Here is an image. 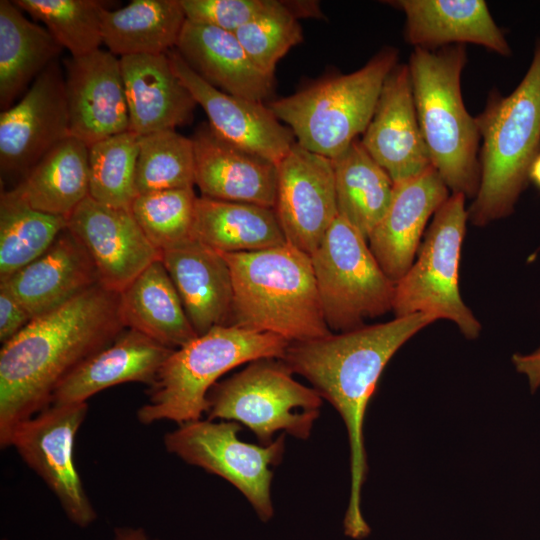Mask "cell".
I'll return each mask as SVG.
<instances>
[{
    "label": "cell",
    "instance_id": "obj_33",
    "mask_svg": "<svg viewBox=\"0 0 540 540\" xmlns=\"http://www.w3.org/2000/svg\"><path fill=\"white\" fill-rule=\"evenodd\" d=\"M67 225V217L36 210L9 190H3L0 197V281L44 254Z\"/></svg>",
    "mask_w": 540,
    "mask_h": 540
},
{
    "label": "cell",
    "instance_id": "obj_17",
    "mask_svg": "<svg viewBox=\"0 0 540 540\" xmlns=\"http://www.w3.org/2000/svg\"><path fill=\"white\" fill-rule=\"evenodd\" d=\"M70 136L88 147L129 130L120 58L98 49L63 61Z\"/></svg>",
    "mask_w": 540,
    "mask_h": 540
},
{
    "label": "cell",
    "instance_id": "obj_24",
    "mask_svg": "<svg viewBox=\"0 0 540 540\" xmlns=\"http://www.w3.org/2000/svg\"><path fill=\"white\" fill-rule=\"evenodd\" d=\"M129 130L139 136L188 124L197 105L168 54L120 57Z\"/></svg>",
    "mask_w": 540,
    "mask_h": 540
},
{
    "label": "cell",
    "instance_id": "obj_9",
    "mask_svg": "<svg viewBox=\"0 0 540 540\" xmlns=\"http://www.w3.org/2000/svg\"><path fill=\"white\" fill-rule=\"evenodd\" d=\"M462 194H451L433 215L417 257L395 284V317L425 313L455 323L467 339L481 324L459 291V262L468 211Z\"/></svg>",
    "mask_w": 540,
    "mask_h": 540
},
{
    "label": "cell",
    "instance_id": "obj_2",
    "mask_svg": "<svg viewBox=\"0 0 540 540\" xmlns=\"http://www.w3.org/2000/svg\"><path fill=\"white\" fill-rule=\"evenodd\" d=\"M437 319L416 313L362 326L340 334L290 343L281 359L307 379L342 417L350 447V496L343 527L346 536L363 539L370 527L361 511V489L368 473L363 424L379 378L394 354Z\"/></svg>",
    "mask_w": 540,
    "mask_h": 540
},
{
    "label": "cell",
    "instance_id": "obj_30",
    "mask_svg": "<svg viewBox=\"0 0 540 540\" xmlns=\"http://www.w3.org/2000/svg\"><path fill=\"white\" fill-rule=\"evenodd\" d=\"M63 47L51 33L28 20L13 1H0V108L14 105Z\"/></svg>",
    "mask_w": 540,
    "mask_h": 540
},
{
    "label": "cell",
    "instance_id": "obj_28",
    "mask_svg": "<svg viewBox=\"0 0 540 540\" xmlns=\"http://www.w3.org/2000/svg\"><path fill=\"white\" fill-rule=\"evenodd\" d=\"M89 182V147L69 136L9 191L36 210L68 218L89 196Z\"/></svg>",
    "mask_w": 540,
    "mask_h": 540
},
{
    "label": "cell",
    "instance_id": "obj_40",
    "mask_svg": "<svg viewBox=\"0 0 540 540\" xmlns=\"http://www.w3.org/2000/svg\"><path fill=\"white\" fill-rule=\"evenodd\" d=\"M32 317L4 288L0 287V341L6 343L16 336Z\"/></svg>",
    "mask_w": 540,
    "mask_h": 540
},
{
    "label": "cell",
    "instance_id": "obj_6",
    "mask_svg": "<svg viewBox=\"0 0 540 540\" xmlns=\"http://www.w3.org/2000/svg\"><path fill=\"white\" fill-rule=\"evenodd\" d=\"M289 345L268 332L235 325L213 327L172 351L150 386L148 402L137 411L138 420L179 425L199 420L207 413L209 392L222 375L259 359H282Z\"/></svg>",
    "mask_w": 540,
    "mask_h": 540
},
{
    "label": "cell",
    "instance_id": "obj_18",
    "mask_svg": "<svg viewBox=\"0 0 540 540\" xmlns=\"http://www.w3.org/2000/svg\"><path fill=\"white\" fill-rule=\"evenodd\" d=\"M360 141L394 183L432 167L417 118L408 64L398 63L387 76Z\"/></svg>",
    "mask_w": 540,
    "mask_h": 540
},
{
    "label": "cell",
    "instance_id": "obj_13",
    "mask_svg": "<svg viewBox=\"0 0 540 540\" xmlns=\"http://www.w3.org/2000/svg\"><path fill=\"white\" fill-rule=\"evenodd\" d=\"M70 136L64 70L56 60L0 114V171L19 177ZM19 180V181H20Z\"/></svg>",
    "mask_w": 540,
    "mask_h": 540
},
{
    "label": "cell",
    "instance_id": "obj_4",
    "mask_svg": "<svg viewBox=\"0 0 540 540\" xmlns=\"http://www.w3.org/2000/svg\"><path fill=\"white\" fill-rule=\"evenodd\" d=\"M482 141L480 185L468 220L485 226L514 212L540 153V39L531 64L507 96L492 91L475 117Z\"/></svg>",
    "mask_w": 540,
    "mask_h": 540
},
{
    "label": "cell",
    "instance_id": "obj_35",
    "mask_svg": "<svg viewBox=\"0 0 540 540\" xmlns=\"http://www.w3.org/2000/svg\"><path fill=\"white\" fill-rule=\"evenodd\" d=\"M137 194L195 185V158L192 138L175 130L140 136L136 165Z\"/></svg>",
    "mask_w": 540,
    "mask_h": 540
},
{
    "label": "cell",
    "instance_id": "obj_20",
    "mask_svg": "<svg viewBox=\"0 0 540 540\" xmlns=\"http://www.w3.org/2000/svg\"><path fill=\"white\" fill-rule=\"evenodd\" d=\"M192 141L201 196L274 209L276 164L226 142L208 124L196 129Z\"/></svg>",
    "mask_w": 540,
    "mask_h": 540
},
{
    "label": "cell",
    "instance_id": "obj_23",
    "mask_svg": "<svg viewBox=\"0 0 540 540\" xmlns=\"http://www.w3.org/2000/svg\"><path fill=\"white\" fill-rule=\"evenodd\" d=\"M405 14V40L414 48L472 43L501 56L512 50L483 0L389 1Z\"/></svg>",
    "mask_w": 540,
    "mask_h": 540
},
{
    "label": "cell",
    "instance_id": "obj_38",
    "mask_svg": "<svg viewBox=\"0 0 540 540\" xmlns=\"http://www.w3.org/2000/svg\"><path fill=\"white\" fill-rule=\"evenodd\" d=\"M251 60L265 73L274 76L279 60L303 40L298 19L284 1L235 32Z\"/></svg>",
    "mask_w": 540,
    "mask_h": 540
},
{
    "label": "cell",
    "instance_id": "obj_25",
    "mask_svg": "<svg viewBox=\"0 0 540 540\" xmlns=\"http://www.w3.org/2000/svg\"><path fill=\"white\" fill-rule=\"evenodd\" d=\"M172 351L126 328L111 344L85 359L60 382L51 404L87 402L96 393L127 382L151 386Z\"/></svg>",
    "mask_w": 540,
    "mask_h": 540
},
{
    "label": "cell",
    "instance_id": "obj_1",
    "mask_svg": "<svg viewBox=\"0 0 540 540\" xmlns=\"http://www.w3.org/2000/svg\"><path fill=\"white\" fill-rule=\"evenodd\" d=\"M119 293L99 283L33 318L0 351V444L51 404L60 382L125 330Z\"/></svg>",
    "mask_w": 540,
    "mask_h": 540
},
{
    "label": "cell",
    "instance_id": "obj_3",
    "mask_svg": "<svg viewBox=\"0 0 540 540\" xmlns=\"http://www.w3.org/2000/svg\"><path fill=\"white\" fill-rule=\"evenodd\" d=\"M222 255L233 283L229 325L272 333L289 343L331 334L309 254L285 243Z\"/></svg>",
    "mask_w": 540,
    "mask_h": 540
},
{
    "label": "cell",
    "instance_id": "obj_16",
    "mask_svg": "<svg viewBox=\"0 0 540 540\" xmlns=\"http://www.w3.org/2000/svg\"><path fill=\"white\" fill-rule=\"evenodd\" d=\"M167 54L174 72L203 108L217 136L276 165L284 158L296 140L268 106L215 88L194 72L175 48Z\"/></svg>",
    "mask_w": 540,
    "mask_h": 540
},
{
    "label": "cell",
    "instance_id": "obj_26",
    "mask_svg": "<svg viewBox=\"0 0 540 540\" xmlns=\"http://www.w3.org/2000/svg\"><path fill=\"white\" fill-rule=\"evenodd\" d=\"M175 49L194 72L225 93L263 102L273 92L274 76L251 60L235 33L186 20Z\"/></svg>",
    "mask_w": 540,
    "mask_h": 540
},
{
    "label": "cell",
    "instance_id": "obj_5",
    "mask_svg": "<svg viewBox=\"0 0 540 540\" xmlns=\"http://www.w3.org/2000/svg\"><path fill=\"white\" fill-rule=\"evenodd\" d=\"M467 61L465 45L414 48L408 63L414 104L432 167L451 194L475 198L480 185L479 142L475 117L461 93Z\"/></svg>",
    "mask_w": 540,
    "mask_h": 540
},
{
    "label": "cell",
    "instance_id": "obj_37",
    "mask_svg": "<svg viewBox=\"0 0 540 540\" xmlns=\"http://www.w3.org/2000/svg\"><path fill=\"white\" fill-rule=\"evenodd\" d=\"M197 196L193 188L139 194L130 211L160 253L190 238Z\"/></svg>",
    "mask_w": 540,
    "mask_h": 540
},
{
    "label": "cell",
    "instance_id": "obj_14",
    "mask_svg": "<svg viewBox=\"0 0 540 540\" xmlns=\"http://www.w3.org/2000/svg\"><path fill=\"white\" fill-rule=\"evenodd\" d=\"M274 211L286 243L311 255L338 216L331 159L295 142L277 164Z\"/></svg>",
    "mask_w": 540,
    "mask_h": 540
},
{
    "label": "cell",
    "instance_id": "obj_32",
    "mask_svg": "<svg viewBox=\"0 0 540 540\" xmlns=\"http://www.w3.org/2000/svg\"><path fill=\"white\" fill-rule=\"evenodd\" d=\"M331 161L338 215L368 241L390 205L394 182L358 139Z\"/></svg>",
    "mask_w": 540,
    "mask_h": 540
},
{
    "label": "cell",
    "instance_id": "obj_27",
    "mask_svg": "<svg viewBox=\"0 0 540 540\" xmlns=\"http://www.w3.org/2000/svg\"><path fill=\"white\" fill-rule=\"evenodd\" d=\"M119 307L126 328L170 349H178L198 336L161 259L119 293Z\"/></svg>",
    "mask_w": 540,
    "mask_h": 540
},
{
    "label": "cell",
    "instance_id": "obj_11",
    "mask_svg": "<svg viewBox=\"0 0 540 540\" xmlns=\"http://www.w3.org/2000/svg\"><path fill=\"white\" fill-rule=\"evenodd\" d=\"M234 421L196 420L181 424L164 436L168 452L188 464L220 476L248 500L259 519L269 521L274 508L271 499L272 467L285 451V433L268 445L244 442Z\"/></svg>",
    "mask_w": 540,
    "mask_h": 540
},
{
    "label": "cell",
    "instance_id": "obj_29",
    "mask_svg": "<svg viewBox=\"0 0 540 540\" xmlns=\"http://www.w3.org/2000/svg\"><path fill=\"white\" fill-rule=\"evenodd\" d=\"M191 237L221 253L250 252L286 243L273 208L197 197Z\"/></svg>",
    "mask_w": 540,
    "mask_h": 540
},
{
    "label": "cell",
    "instance_id": "obj_7",
    "mask_svg": "<svg viewBox=\"0 0 540 540\" xmlns=\"http://www.w3.org/2000/svg\"><path fill=\"white\" fill-rule=\"evenodd\" d=\"M397 64L398 51L384 47L355 72L318 81L268 107L291 129L297 144L333 159L364 133Z\"/></svg>",
    "mask_w": 540,
    "mask_h": 540
},
{
    "label": "cell",
    "instance_id": "obj_10",
    "mask_svg": "<svg viewBox=\"0 0 540 540\" xmlns=\"http://www.w3.org/2000/svg\"><path fill=\"white\" fill-rule=\"evenodd\" d=\"M310 256L329 329L350 331L392 310L395 283L367 239L339 215Z\"/></svg>",
    "mask_w": 540,
    "mask_h": 540
},
{
    "label": "cell",
    "instance_id": "obj_41",
    "mask_svg": "<svg viewBox=\"0 0 540 540\" xmlns=\"http://www.w3.org/2000/svg\"><path fill=\"white\" fill-rule=\"evenodd\" d=\"M512 362L517 372L527 378L530 391H537L540 388V348L528 354L516 353Z\"/></svg>",
    "mask_w": 540,
    "mask_h": 540
},
{
    "label": "cell",
    "instance_id": "obj_43",
    "mask_svg": "<svg viewBox=\"0 0 540 540\" xmlns=\"http://www.w3.org/2000/svg\"><path fill=\"white\" fill-rule=\"evenodd\" d=\"M114 540H147V537L141 529L118 528Z\"/></svg>",
    "mask_w": 540,
    "mask_h": 540
},
{
    "label": "cell",
    "instance_id": "obj_42",
    "mask_svg": "<svg viewBox=\"0 0 540 540\" xmlns=\"http://www.w3.org/2000/svg\"><path fill=\"white\" fill-rule=\"evenodd\" d=\"M287 9L297 18H324L317 1H284Z\"/></svg>",
    "mask_w": 540,
    "mask_h": 540
},
{
    "label": "cell",
    "instance_id": "obj_36",
    "mask_svg": "<svg viewBox=\"0 0 540 540\" xmlns=\"http://www.w3.org/2000/svg\"><path fill=\"white\" fill-rule=\"evenodd\" d=\"M34 19L43 22L71 57L88 55L103 43L101 11L105 4L95 0H14Z\"/></svg>",
    "mask_w": 540,
    "mask_h": 540
},
{
    "label": "cell",
    "instance_id": "obj_8",
    "mask_svg": "<svg viewBox=\"0 0 540 540\" xmlns=\"http://www.w3.org/2000/svg\"><path fill=\"white\" fill-rule=\"evenodd\" d=\"M208 402V419L241 423L261 445H268L278 431L307 439L319 416L322 397L295 380L283 360L264 358L216 384Z\"/></svg>",
    "mask_w": 540,
    "mask_h": 540
},
{
    "label": "cell",
    "instance_id": "obj_12",
    "mask_svg": "<svg viewBox=\"0 0 540 540\" xmlns=\"http://www.w3.org/2000/svg\"><path fill=\"white\" fill-rule=\"evenodd\" d=\"M87 410V402L52 403L18 424L7 444L46 483L69 520L82 528L96 519L73 460L75 437Z\"/></svg>",
    "mask_w": 540,
    "mask_h": 540
},
{
    "label": "cell",
    "instance_id": "obj_39",
    "mask_svg": "<svg viewBox=\"0 0 540 540\" xmlns=\"http://www.w3.org/2000/svg\"><path fill=\"white\" fill-rule=\"evenodd\" d=\"M278 0H180L186 20L235 33Z\"/></svg>",
    "mask_w": 540,
    "mask_h": 540
},
{
    "label": "cell",
    "instance_id": "obj_19",
    "mask_svg": "<svg viewBox=\"0 0 540 540\" xmlns=\"http://www.w3.org/2000/svg\"><path fill=\"white\" fill-rule=\"evenodd\" d=\"M450 195L433 167L394 183L390 205L371 232L368 244L384 273L395 284L413 264L429 218Z\"/></svg>",
    "mask_w": 540,
    "mask_h": 540
},
{
    "label": "cell",
    "instance_id": "obj_31",
    "mask_svg": "<svg viewBox=\"0 0 540 540\" xmlns=\"http://www.w3.org/2000/svg\"><path fill=\"white\" fill-rule=\"evenodd\" d=\"M186 22L180 0H133L101 11L103 43L114 55H157L175 48Z\"/></svg>",
    "mask_w": 540,
    "mask_h": 540
},
{
    "label": "cell",
    "instance_id": "obj_22",
    "mask_svg": "<svg viewBox=\"0 0 540 540\" xmlns=\"http://www.w3.org/2000/svg\"><path fill=\"white\" fill-rule=\"evenodd\" d=\"M98 283L89 254L67 227L44 254L0 281V287L33 319L61 307Z\"/></svg>",
    "mask_w": 540,
    "mask_h": 540
},
{
    "label": "cell",
    "instance_id": "obj_15",
    "mask_svg": "<svg viewBox=\"0 0 540 540\" xmlns=\"http://www.w3.org/2000/svg\"><path fill=\"white\" fill-rule=\"evenodd\" d=\"M68 229L81 242L105 289L121 293L161 258L130 209L111 207L90 196L68 217Z\"/></svg>",
    "mask_w": 540,
    "mask_h": 540
},
{
    "label": "cell",
    "instance_id": "obj_21",
    "mask_svg": "<svg viewBox=\"0 0 540 540\" xmlns=\"http://www.w3.org/2000/svg\"><path fill=\"white\" fill-rule=\"evenodd\" d=\"M160 259L197 335L229 325L233 283L221 252L190 237L163 250Z\"/></svg>",
    "mask_w": 540,
    "mask_h": 540
},
{
    "label": "cell",
    "instance_id": "obj_44",
    "mask_svg": "<svg viewBox=\"0 0 540 540\" xmlns=\"http://www.w3.org/2000/svg\"><path fill=\"white\" fill-rule=\"evenodd\" d=\"M530 181L540 189V153L536 157L530 170Z\"/></svg>",
    "mask_w": 540,
    "mask_h": 540
},
{
    "label": "cell",
    "instance_id": "obj_34",
    "mask_svg": "<svg viewBox=\"0 0 540 540\" xmlns=\"http://www.w3.org/2000/svg\"><path fill=\"white\" fill-rule=\"evenodd\" d=\"M140 136L128 130L89 146V196L108 206L130 209Z\"/></svg>",
    "mask_w": 540,
    "mask_h": 540
}]
</instances>
